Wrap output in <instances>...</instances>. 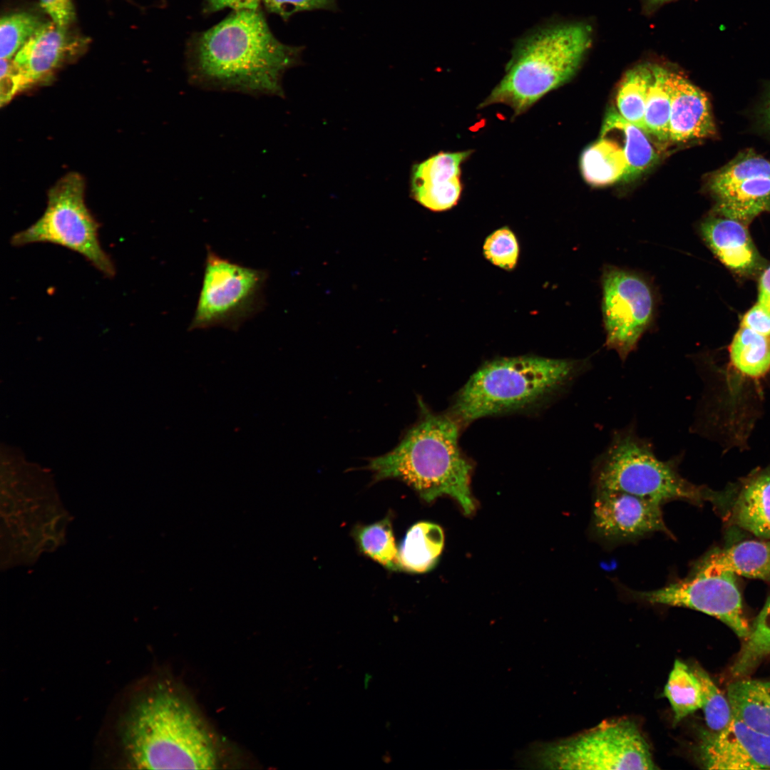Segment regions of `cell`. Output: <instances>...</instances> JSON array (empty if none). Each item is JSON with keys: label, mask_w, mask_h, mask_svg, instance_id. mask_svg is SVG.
<instances>
[{"label": "cell", "mask_w": 770, "mask_h": 770, "mask_svg": "<svg viewBox=\"0 0 770 770\" xmlns=\"http://www.w3.org/2000/svg\"><path fill=\"white\" fill-rule=\"evenodd\" d=\"M662 504L629 493L596 491L592 527L600 539L618 543L655 532L672 535L664 521Z\"/></svg>", "instance_id": "obj_13"}, {"label": "cell", "mask_w": 770, "mask_h": 770, "mask_svg": "<svg viewBox=\"0 0 770 770\" xmlns=\"http://www.w3.org/2000/svg\"><path fill=\"white\" fill-rule=\"evenodd\" d=\"M732 366L750 379L764 377L770 371V337L741 326L729 346Z\"/></svg>", "instance_id": "obj_25"}, {"label": "cell", "mask_w": 770, "mask_h": 770, "mask_svg": "<svg viewBox=\"0 0 770 770\" xmlns=\"http://www.w3.org/2000/svg\"><path fill=\"white\" fill-rule=\"evenodd\" d=\"M472 150L440 152L414 165L411 193L415 200L434 212L451 209L461 198L462 165Z\"/></svg>", "instance_id": "obj_15"}, {"label": "cell", "mask_w": 770, "mask_h": 770, "mask_svg": "<svg viewBox=\"0 0 770 770\" xmlns=\"http://www.w3.org/2000/svg\"><path fill=\"white\" fill-rule=\"evenodd\" d=\"M727 697L734 719L770 735V682L736 680L728 686Z\"/></svg>", "instance_id": "obj_22"}, {"label": "cell", "mask_w": 770, "mask_h": 770, "mask_svg": "<svg viewBox=\"0 0 770 770\" xmlns=\"http://www.w3.org/2000/svg\"><path fill=\"white\" fill-rule=\"evenodd\" d=\"M679 458L659 459L652 444L633 426L615 431L592 466L595 491H618L662 504L673 500H714L711 490L696 486L678 470Z\"/></svg>", "instance_id": "obj_6"}, {"label": "cell", "mask_w": 770, "mask_h": 770, "mask_svg": "<svg viewBox=\"0 0 770 770\" xmlns=\"http://www.w3.org/2000/svg\"><path fill=\"white\" fill-rule=\"evenodd\" d=\"M617 135L622 140L628 165L625 182L635 180L656 164L659 155L648 134L624 119L614 108L606 113L600 134Z\"/></svg>", "instance_id": "obj_21"}, {"label": "cell", "mask_w": 770, "mask_h": 770, "mask_svg": "<svg viewBox=\"0 0 770 770\" xmlns=\"http://www.w3.org/2000/svg\"><path fill=\"white\" fill-rule=\"evenodd\" d=\"M700 741L699 754L705 769H770V735L734 717L719 732H704Z\"/></svg>", "instance_id": "obj_14"}, {"label": "cell", "mask_w": 770, "mask_h": 770, "mask_svg": "<svg viewBox=\"0 0 770 770\" xmlns=\"http://www.w3.org/2000/svg\"><path fill=\"white\" fill-rule=\"evenodd\" d=\"M267 279L266 270L231 261L207 246L202 286L188 330H239L265 308Z\"/></svg>", "instance_id": "obj_9"}, {"label": "cell", "mask_w": 770, "mask_h": 770, "mask_svg": "<svg viewBox=\"0 0 770 770\" xmlns=\"http://www.w3.org/2000/svg\"><path fill=\"white\" fill-rule=\"evenodd\" d=\"M44 23L38 16L26 11L3 16L0 21L1 58L11 60Z\"/></svg>", "instance_id": "obj_32"}, {"label": "cell", "mask_w": 770, "mask_h": 770, "mask_svg": "<svg viewBox=\"0 0 770 770\" xmlns=\"http://www.w3.org/2000/svg\"><path fill=\"white\" fill-rule=\"evenodd\" d=\"M261 0H205L203 11L213 13L226 8L234 11L241 10H257Z\"/></svg>", "instance_id": "obj_38"}, {"label": "cell", "mask_w": 770, "mask_h": 770, "mask_svg": "<svg viewBox=\"0 0 770 770\" xmlns=\"http://www.w3.org/2000/svg\"><path fill=\"white\" fill-rule=\"evenodd\" d=\"M694 672L701 684L702 709L706 724L710 732H719L724 729L733 719L730 703L727 697H724L704 670L695 667Z\"/></svg>", "instance_id": "obj_33"}, {"label": "cell", "mask_w": 770, "mask_h": 770, "mask_svg": "<svg viewBox=\"0 0 770 770\" xmlns=\"http://www.w3.org/2000/svg\"><path fill=\"white\" fill-rule=\"evenodd\" d=\"M697 564L711 572L770 581V541H742L713 550Z\"/></svg>", "instance_id": "obj_18"}, {"label": "cell", "mask_w": 770, "mask_h": 770, "mask_svg": "<svg viewBox=\"0 0 770 770\" xmlns=\"http://www.w3.org/2000/svg\"><path fill=\"white\" fill-rule=\"evenodd\" d=\"M758 302L767 304L770 303V267L762 274L759 286Z\"/></svg>", "instance_id": "obj_39"}, {"label": "cell", "mask_w": 770, "mask_h": 770, "mask_svg": "<svg viewBox=\"0 0 770 770\" xmlns=\"http://www.w3.org/2000/svg\"><path fill=\"white\" fill-rule=\"evenodd\" d=\"M669 85V140L682 143L713 136L716 127L706 94L683 75L671 70Z\"/></svg>", "instance_id": "obj_16"}, {"label": "cell", "mask_w": 770, "mask_h": 770, "mask_svg": "<svg viewBox=\"0 0 770 770\" xmlns=\"http://www.w3.org/2000/svg\"><path fill=\"white\" fill-rule=\"evenodd\" d=\"M651 76V63L635 66L622 76L616 96L619 114L644 131L645 105Z\"/></svg>", "instance_id": "obj_27"}, {"label": "cell", "mask_w": 770, "mask_h": 770, "mask_svg": "<svg viewBox=\"0 0 770 770\" xmlns=\"http://www.w3.org/2000/svg\"><path fill=\"white\" fill-rule=\"evenodd\" d=\"M122 741L130 763L147 769H214L215 742L200 714L181 693L158 687L129 712Z\"/></svg>", "instance_id": "obj_3"}, {"label": "cell", "mask_w": 770, "mask_h": 770, "mask_svg": "<svg viewBox=\"0 0 770 770\" xmlns=\"http://www.w3.org/2000/svg\"><path fill=\"white\" fill-rule=\"evenodd\" d=\"M85 183L78 173L61 178L48 191L43 214L28 228L14 234V246L37 242L51 243L76 252L108 277L115 269L110 256L102 248L100 225L88 209L84 200Z\"/></svg>", "instance_id": "obj_8"}, {"label": "cell", "mask_w": 770, "mask_h": 770, "mask_svg": "<svg viewBox=\"0 0 770 770\" xmlns=\"http://www.w3.org/2000/svg\"><path fill=\"white\" fill-rule=\"evenodd\" d=\"M270 12L275 14L284 20L289 19L294 14L314 10L336 11L337 0H261Z\"/></svg>", "instance_id": "obj_35"}, {"label": "cell", "mask_w": 770, "mask_h": 770, "mask_svg": "<svg viewBox=\"0 0 770 770\" xmlns=\"http://www.w3.org/2000/svg\"><path fill=\"white\" fill-rule=\"evenodd\" d=\"M593 29L584 21L550 24L521 38L505 75L478 106L504 104L514 116L526 112L576 74L592 46Z\"/></svg>", "instance_id": "obj_5"}, {"label": "cell", "mask_w": 770, "mask_h": 770, "mask_svg": "<svg viewBox=\"0 0 770 770\" xmlns=\"http://www.w3.org/2000/svg\"><path fill=\"white\" fill-rule=\"evenodd\" d=\"M764 305L766 306L770 310V303H769L767 304H764Z\"/></svg>", "instance_id": "obj_42"}, {"label": "cell", "mask_w": 770, "mask_h": 770, "mask_svg": "<svg viewBox=\"0 0 770 770\" xmlns=\"http://www.w3.org/2000/svg\"><path fill=\"white\" fill-rule=\"evenodd\" d=\"M444 545V534L437 524L423 521L406 532L398 549L401 570L423 573L436 564Z\"/></svg>", "instance_id": "obj_23"}, {"label": "cell", "mask_w": 770, "mask_h": 770, "mask_svg": "<svg viewBox=\"0 0 770 770\" xmlns=\"http://www.w3.org/2000/svg\"><path fill=\"white\" fill-rule=\"evenodd\" d=\"M632 597L651 605L685 607L716 617L740 638L750 627L744 613L736 575L711 572L695 564L687 577L650 591L626 590Z\"/></svg>", "instance_id": "obj_10"}, {"label": "cell", "mask_w": 770, "mask_h": 770, "mask_svg": "<svg viewBox=\"0 0 770 770\" xmlns=\"http://www.w3.org/2000/svg\"><path fill=\"white\" fill-rule=\"evenodd\" d=\"M521 760L530 766L555 769H657L637 726L623 719L604 721L563 741L535 744L523 753Z\"/></svg>", "instance_id": "obj_7"}, {"label": "cell", "mask_w": 770, "mask_h": 770, "mask_svg": "<svg viewBox=\"0 0 770 770\" xmlns=\"http://www.w3.org/2000/svg\"><path fill=\"white\" fill-rule=\"evenodd\" d=\"M41 6L59 28L68 30L74 19L72 0H40Z\"/></svg>", "instance_id": "obj_36"}, {"label": "cell", "mask_w": 770, "mask_h": 770, "mask_svg": "<svg viewBox=\"0 0 770 770\" xmlns=\"http://www.w3.org/2000/svg\"><path fill=\"white\" fill-rule=\"evenodd\" d=\"M713 195L721 215L747 225L770 211V178L750 177Z\"/></svg>", "instance_id": "obj_20"}, {"label": "cell", "mask_w": 770, "mask_h": 770, "mask_svg": "<svg viewBox=\"0 0 770 770\" xmlns=\"http://www.w3.org/2000/svg\"><path fill=\"white\" fill-rule=\"evenodd\" d=\"M602 287L605 344L625 361L653 320V291L641 275L615 267L605 268Z\"/></svg>", "instance_id": "obj_11"}, {"label": "cell", "mask_w": 770, "mask_h": 770, "mask_svg": "<svg viewBox=\"0 0 770 770\" xmlns=\"http://www.w3.org/2000/svg\"><path fill=\"white\" fill-rule=\"evenodd\" d=\"M741 326L770 337V310L758 302L744 314Z\"/></svg>", "instance_id": "obj_37"}, {"label": "cell", "mask_w": 770, "mask_h": 770, "mask_svg": "<svg viewBox=\"0 0 770 770\" xmlns=\"http://www.w3.org/2000/svg\"><path fill=\"white\" fill-rule=\"evenodd\" d=\"M754 176L770 178V161L754 152H746L715 172L709 180V188L714 195Z\"/></svg>", "instance_id": "obj_31"}, {"label": "cell", "mask_w": 770, "mask_h": 770, "mask_svg": "<svg viewBox=\"0 0 770 770\" xmlns=\"http://www.w3.org/2000/svg\"><path fill=\"white\" fill-rule=\"evenodd\" d=\"M419 416L396 446L370 458L366 469L376 481L397 479L425 501L447 495L469 515L475 509L470 489L472 463L459 446L461 424L448 413H436L419 400Z\"/></svg>", "instance_id": "obj_2"}, {"label": "cell", "mask_w": 770, "mask_h": 770, "mask_svg": "<svg viewBox=\"0 0 770 770\" xmlns=\"http://www.w3.org/2000/svg\"><path fill=\"white\" fill-rule=\"evenodd\" d=\"M664 696L672 707L674 724L702 707L700 682L694 670L679 659L674 661L664 689Z\"/></svg>", "instance_id": "obj_28"}, {"label": "cell", "mask_w": 770, "mask_h": 770, "mask_svg": "<svg viewBox=\"0 0 770 770\" xmlns=\"http://www.w3.org/2000/svg\"><path fill=\"white\" fill-rule=\"evenodd\" d=\"M353 535L361 553L390 571H400L398 550L389 515L366 525H358Z\"/></svg>", "instance_id": "obj_29"}, {"label": "cell", "mask_w": 770, "mask_h": 770, "mask_svg": "<svg viewBox=\"0 0 770 770\" xmlns=\"http://www.w3.org/2000/svg\"><path fill=\"white\" fill-rule=\"evenodd\" d=\"M770 654V597L756 617L734 664L731 674L736 678L750 674Z\"/></svg>", "instance_id": "obj_30"}, {"label": "cell", "mask_w": 770, "mask_h": 770, "mask_svg": "<svg viewBox=\"0 0 770 770\" xmlns=\"http://www.w3.org/2000/svg\"><path fill=\"white\" fill-rule=\"evenodd\" d=\"M589 359L535 355L486 361L456 394L448 413L461 424L535 409L564 391L589 369Z\"/></svg>", "instance_id": "obj_4"}, {"label": "cell", "mask_w": 770, "mask_h": 770, "mask_svg": "<svg viewBox=\"0 0 770 770\" xmlns=\"http://www.w3.org/2000/svg\"><path fill=\"white\" fill-rule=\"evenodd\" d=\"M85 46V39L70 34L53 21L45 22L11 59L9 70L0 73L1 106L18 92L48 80Z\"/></svg>", "instance_id": "obj_12"}, {"label": "cell", "mask_w": 770, "mask_h": 770, "mask_svg": "<svg viewBox=\"0 0 770 770\" xmlns=\"http://www.w3.org/2000/svg\"><path fill=\"white\" fill-rule=\"evenodd\" d=\"M673 0H645V4L650 8H656L669 3Z\"/></svg>", "instance_id": "obj_41"}, {"label": "cell", "mask_w": 770, "mask_h": 770, "mask_svg": "<svg viewBox=\"0 0 770 770\" xmlns=\"http://www.w3.org/2000/svg\"><path fill=\"white\" fill-rule=\"evenodd\" d=\"M652 76L648 89L645 111V132L659 141L669 140L671 94L669 85V69L658 63H652Z\"/></svg>", "instance_id": "obj_26"}, {"label": "cell", "mask_w": 770, "mask_h": 770, "mask_svg": "<svg viewBox=\"0 0 770 770\" xmlns=\"http://www.w3.org/2000/svg\"><path fill=\"white\" fill-rule=\"evenodd\" d=\"M483 251L486 258L500 268L511 270L517 265L518 242L515 234L507 227L489 235L484 242Z\"/></svg>", "instance_id": "obj_34"}, {"label": "cell", "mask_w": 770, "mask_h": 770, "mask_svg": "<svg viewBox=\"0 0 770 770\" xmlns=\"http://www.w3.org/2000/svg\"><path fill=\"white\" fill-rule=\"evenodd\" d=\"M302 51L279 41L259 9L237 11L190 39L188 80L205 90L284 96L283 75Z\"/></svg>", "instance_id": "obj_1"}, {"label": "cell", "mask_w": 770, "mask_h": 770, "mask_svg": "<svg viewBox=\"0 0 770 770\" xmlns=\"http://www.w3.org/2000/svg\"><path fill=\"white\" fill-rule=\"evenodd\" d=\"M610 137L600 135L581 155L582 175L592 185L606 186L626 180L628 165L624 150L619 142Z\"/></svg>", "instance_id": "obj_24"}, {"label": "cell", "mask_w": 770, "mask_h": 770, "mask_svg": "<svg viewBox=\"0 0 770 770\" xmlns=\"http://www.w3.org/2000/svg\"><path fill=\"white\" fill-rule=\"evenodd\" d=\"M733 519L741 528L770 540V468L745 481L733 507Z\"/></svg>", "instance_id": "obj_19"}, {"label": "cell", "mask_w": 770, "mask_h": 770, "mask_svg": "<svg viewBox=\"0 0 770 770\" xmlns=\"http://www.w3.org/2000/svg\"><path fill=\"white\" fill-rule=\"evenodd\" d=\"M746 226L722 215L709 217L700 226L702 236L712 251L727 267L739 273L752 272L759 265Z\"/></svg>", "instance_id": "obj_17"}, {"label": "cell", "mask_w": 770, "mask_h": 770, "mask_svg": "<svg viewBox=\"0 0 770 770\" xmlns=\"http://www.w3.org/2000/svg\"><path fill=\"white\" fill-rule=\"evenodd\" d=\"M763 116L766 126L770 130V95L764 106Z\"/></svg>", "instance_id": "obj_40"}]
</instances>
